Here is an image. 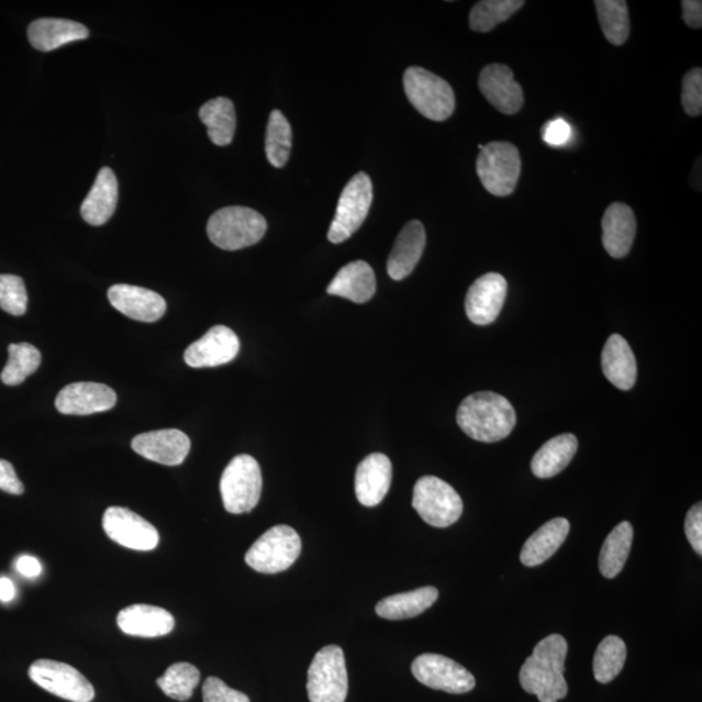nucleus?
<instances>
[{"label": "nucleus", "mask_w": 702, "mask_h": 702, "mask_svg": "<svg viewBox=\"0 0 702 702\" xmlns=\"http://www.w3.org/2000/svg\"><path fill=\"white\" fill-rule=\"evenodd\" d=\"M457 422L468 437L480 443H498L512 434L516 414L505 397L493 392H477L460 403Z\"/></svg>", "instance_id": "f03ea898"}, {"label": "nucleus", "mask_w": 702, "mask_h": 702, "mask_svg": "<svg viewBox=\"0 0 702 702\" xmlns=\"http://www.w3.org/2000/svg\"><path fill=\"white\" fill-rule=\"evenodd\" d=\"M627 647L619 636L610 635L599 645L593 658V676L599 683L608 684L620 676L626 664Z\"/></svg>", "instance_id": "473e14b6"}, {"label": "nucleus", "mask_w": 702, "mask_h": 702, "mask_svg": "<svg viewBox=\"0 0 702 702\" xmlns=\"http://www.w3.org/2000/svg\"><path fill=\"white\" fill-rule=\"evenodd\" d=\"M374 188L370 176L359 172L346 183L328 232L332 244H342L356 233L370 212Z\"/></svg>", "instance_id": "9d476101"}, {"label": "nucleus", "mask_w": 702, "mask_h": 702, "mask_svg": "<svg viewBox=\"0 0 702 702\" xmlns=\"http://www.w3.org/2000/svg\"><path fill=\"white\" fill-rule=\"evenodd\" d=\"M634 542V527L629 522H622L609 536L600 553V572L606 579H614L626 565L631 546Z\"/></svg>", "instance_id": "2f4dec72"}, {"label": "nucleus", "mask_w": 702, "mask_h": 702, "mask_svg": "<svg viewBox=\"0 0 702 702\" xmlns=\"http://www.w3.org/2000/svg\"><path fill=\"white\" fill-rule=\"evenodd\" d=\"M349 679L344 650L328 645L319 650L310 665L308 693L310 702H345Z\"/></svg>", "instance_id": "6e6552de"}, {"label": "nucleus", "mask_w": 702, "mask_h": 702, "mask_svg": "<svg viewBox=\"0 0 702 702\" xmlns=\"http://www.w3.org/2000/svg\"><path fill=\"white\" fill-rule=\"evenodd\" d=\"M578 452V438L571 434L559 435L545 443L532 459L531 468L536 478L549 479L562 472Z\"/></svg>", "instance_id": "c85d7f7f"}, {"label": "nucleus", "mask_w": 702, "mask_h": 702, "mask_svg": "<svg viewBox=\"0 0 702 702\" xmlns=\"http://www.w3.org/2000/svg\"><path fill=\"white\" fill-rule=\"evenodd\" d=\"M413 676L432 690L453 694H463L473 690L477 686L472 673L453 659L434 654L416 657L411 665Z\"/></svg>", "instance_id": "f8f14e48"}, {"label": "nucleus", "mask_w": 702, "mask_h": 702, "mask_svg": "<svg viewBox=\"0 0 702 702\" xmlns=\"http://www.w3.org/2000/svg\"><path fill=\"white\" fill-rule=\"evenodd\" d=\"M438 599L435 587H423L420 590L389 595L376 605V614L389 621L414 619L430 609Z\"/></svg>", "instance_id": "c756f323"}, {"label": "nucleus", "mask_w": 702, "mask_h": 702, "mask_svg": "<svg viewBox=\"0 0 702 702\" xmlns=\"http://www.w3.org/2000/svg\"><path fill=\"white\" fill-rule=\"evenodd\" d=\"M479 89L489 103L505 115H514L523 108L524 96L513 70L503 64L487 66L479 76Z\"/></svg>", "instance_id": "f3484780"}, {"label": "nucleus", "mask_w": 702, "mask_h": 702, "mask_svg": "<svg viewBox=\"0 0 702 702\" xmlns=\"http://www.w3.org/2000/svg\"><path fill=\"white\" fill-rule=\"evenodd\" d=\"M376 292L374 269L364 260L352 261L335 276L327 288V293L346 298L354 303H366Z\"/></svg>", "instance_id": "bb28decb"}, {"label": "nucleus", "mask_w": 702, "mask_h": 702, "mask_svg": "<svg viewBox=\"0 0 702 702\" xmlns=\"http://www.w3.org/2000/svg\"><path fill=\"white\" fill-rule=\"evenodd\" d=\"M602 33L614 46L627 41L631 30L628 7L623 0H595Z\"/></svg>", "instance_id": "72a5a7b5"}, {"label": "nucleus", "mask_w": 702, "mask_h": 702, "mask_svg": "<svg viewBox=\"0 0 702 702\" xmlns=\"http://www.w3.org/2000/svg\"><path fill=\"white\" fill-rule=\"evenodd\" d=\"M31 45L40 52L48 53L76 41L87 40V26L66 19H38L27 30Z\"/></svg>", "instance_id": "b1692460"}, {"label": "nucleus", "mask_w": 702, "mask_h": 702, "mask_svg": "<svg viewBox=\"0 0 702 702\" xmlns=\"http://www.w3.org/2000/svg\"><path fill=\"white\" fill-rule=\"evenodd\" d=\"M605 378L621 390H629L637 379V365L633 349L621 335L609 337L601 354Z\"/></svg>", "instance_id": "a878e982"}, {"label": "nucleus", "mask_w": 702, "mask_h": 702, "mask_svg": "<svg viewBox=\"0 0 702 702\" xmlns=\"http://www.w3.org/2000/svg\"><path fill=\"white\" fill-rule=\"evenodd\" d=\"M41 360L37 347L26 343L11 344L9 346V361L0 374V380L10 387L23 385L27 376L38 370Z\"/></svg>", "instance_id": "f704fd0d"}, {"label": "nucleus", "mask_w": 702, "mask_h": 702, "mask_svg": "<svg viewBox=\"0 0 702 702\" xmlns=\"http://www.w3.org/2000/svg\"><path fill=\"white\" fill-rule=\"evenodd\" d=\"M302 542L296 530L275 526L261 535L247 550L245 561L261 573H278L289 569L300 557Z\"/></svg>", "instance_id": "0eeeda50"}, {"label": "nucleus", "mask_w": 702, "mask_h": 702, "mask_svg": "<svg viewBox=\"0 0 702 702\" xmlns=\"http://www.w3.org/2000/svg\"><path fill=\"white\" fill-rule=\"evenodd\" d=\"M239 339L231 328L215 325L203 337L191 344L183 359L193 368L218 367L237 357Z\"/></svg>", "instance_id": "2eb2a0df"}, {"label": "nucleus", "mask_w": 702, "mask_h": 702, "mask_svg": "<svg viewBox=\"0 0 702 702\" xmlns=\"http://www.w3.org/2000/svg\"><path fill=\"white\" fill-rule=\"evenodd\" d=\"M413 508L425 523L446 528L464 513V502L450 484L436 477H423L416 481Z\"/></svg>", "instance_id": "1a4fd4ad"}, {"label": "nucleus", "mask_w": 702, "mask_h": 702, "mask_svg": "<svg viewBox=\"0 0 702 702\" xmlns=\"http://www.w3.org/2000/svg\"><path fill=\"white\" fill-rule=\"evenodd\" d=\"M261 484L264 479L257 459L247 454L234 457L220 480V492L226 512L250 513L260 500Z\"/></svg>", "instance_id": "39448f33"}, {"label": "nucleus", "mask_w": 702, "mask_h": 702, "mask_svg": "<svg viewBox=\"0 0 702 702\" xmlns=\"http://www.w3.org/2000/svg\"><path fill=\"white\" fill-rule=\"evenodd\" d=\"M392 463L386 454L374 453L359 464L356 472V494L361 505L378 506L392 484Z\"/></svg>", "instance_id": "aec40b11"}, {"label": "nucleus", "mask_w": 702, "mask_h": 702, "mask_svg": "<svg viewBox=\"0 0 702 702\" xmlns=\"http://www.w3.org/2000/svg\"><path fill=\"white\" fill-rule=\"evenodd\" d=\"M16 588L9 578L0 579V601L10 602L15 599Z\"/></svg>", "instance_id": "de8ad7c7"}, {"label": "nucleus", "mask_w": 702, "mask_h": 702, "mask_svg": "<svg viewBox=\"0 0 702 702\" xmlns=\"http://www.w3.org/2000/svg\"><path fill=\"white\" fill-rule=\"evenodd\" d=\"M132 449L153 463L179 466L190 452V438L179 430L146 432L133 438Z\"/></svg>", "instance_id": "a211bd4d"}, {"label": "nucleus", "mask_w": 702, "mask_h": 702, "mask_svg": "<svg viewBox=\"0 0 702 702\" xmlns=\"http://www.w3.org/2000/svg\"><path fill=\"white\" fill-rule=\"evenodd\" d=\"M569 645L564 636L553 634L538 643L520 672L524 691L535 694L541 702H558L569 693L564 677Z\"/></svg>", "instance_id": "f257e3e1"}, {"label": "nucleus", "mask_w": 702, "mask_h": 702, "mask_svg": "<svg viewBox=\"0 0 702 702\" xmlns=\"http://www.w3.org/2000/svg\"><path fill=\"white\" fill-rule=\"evenodd\" d=\"M201 122L208 126L209 137L216 146H229L236 133V111L229 98L220 97L204 103L200 110Z\"/></svg>", "instance_id": "7c9ffc66"}, {"label": "nucleus", "mask_w": 702, "mask_h": 702, "mask_svg": "<svg viewBox=\"0 0 702 702\" xmlns=\"http://www.w3.org/2000/svg\"><path fill=\"white\" fill-rule=\"evenodd\" d=\"M508 296V281L500 274L481 276L468 289L466 314L473 324H492L501 314Z\"/></svg>", "instance_id": "4468645a"}, {"label": "nucleus", "mask_w": 702, "mask_h": 702, "mask_svg": "<svg viewBox=\"0 0 702 702\" xmlns=\"http://www.w3.org/2000/svg\"><path fill=\"white\" fill-rule=\"evenodd\" d=\"M521 169L520 152L509 142H491L480 148L477 171L488 193L495 197L513 194Z\"/></svg>", "instance_id": "423d86ee"}, {"label": "nucleus", "mask_w": 702, "mask_h": 702, "mask_svg": "<svg viewBox=\"0 0 702 702\" xmlns=\"http://www.w3.org/2000/svg\"><path fill=\"white\" fill-rule=\"evenodd\" d=\"M683 20L692 30H701L702 26V2L700 0H683Z\"/></svg>", "instance_id": "a18cd8bd"}, {"label": "nucleus", "mask_w": 702, "mask_h": 702, "mask_svg": "<svg viewBox=\"0 0 702 702\" xmlns=\"http://www.w3.org/2000/svg\"><path fill=\"white\" fill-rule=\"evenodd\" d=\"M16 569L26 578H37L42 571V566L37 558L23 556L18 559Z\"/></svg>", "instance_id": "49530a36"}, {"label": "nucleus", "mask_w": 702, "mask_h": 702, "mask_svg": "<svg viewBox=\"0 0 702 702\" xmlns=\"http://www.w3.org/2000/svg\"><path fill=\"white\" fill-rule=\"evenodd\" d=\"M0 489L16 495L23 494L25 491L24 484L18 478L15 468L5 459H0Z\"/></svg>", "instance_id": "c03bdc74"}, {"label": "nucleus", "mask_w": 702, "mask_h": 702, "mask_svg": "<svg viewBox=\"0 0 702 702\" xmlns=\"http://www.w3.org/2000/svg\"><path fill=\"white\" fill-rule=\"evenodd\" d=\"M636 236V218L629 205L610 204L602 218V245L610 257L621 259L628 255Z\"/></svg>", "instance_id": "4be33fe9"}, {"label": "nucleus", "mask_w": 702, "mask_h": 702, "mask_svg": "<svg viewBox=\"0 0 702 702\" xmlns=\"http://www.w3.org/2000/svg\"><path fill=\"white\" fill-rule=\"evenodd\" d=\"M542 134L546 144L561 147L571 141L572 127L565 119H555L544 125Z\"/></svg>", "instance_id": "79ce46f5"}, {"label": "nucleus", "mask_w": 702, "mask_h": 702, "mask_svg": "<svg viewBox=\"0 0 702 702\" xmlns=\"http://www.w3.org/2000/svg\"><path fill=\"white\" fill-rule=\"evenodd\" d=\"M30 678L45 691L64 700L91 702L96 697L93 686L80 671L53 659H38L33 662L30 668Z\"/></svg>", "instance_id": "9b49d317"}, {"label": "nucleus", "mask_w": 702, "mask_h": 702, "mask_svg": "<svg viewBox=\"0 0 702 702\" xmlns=\"http://www.w3.org/2000/svg\"><path fill=\"white\" fill-rule=\"evenodd\" d=\"M200 680L201 672L194 665L179 662L169 666L165 676L156 680V683L168 698L177 701H187L193 697Z\"/></svg>", "instance_id": "4c0bfd02"}, {"label": "nucleus", "mask_w": 702, "mask_h": 702, "mask_svg": "<svg viewBox=\"0 0 702 702\" xmlns=\"http://www.w3.org/2000/svg\"><path fill=\"white\" fill-rule=\"evenodd\" d=\"M118 626L126 635L159 637L172 633L175 619L166 609L137 604L127 606L119 613Z\"/></svg>", "instance_id": "5701e85b"}, {"label": "nucleus", "mask_w": 702, "mask_h": 702, "mask_svg": "<svg viewBox=\"0 0 702 702\" xmlns=\"http://www.w3.org/2000/svg\"><path fill=\"white\" fill-rule=\"evenodd\" d=\"M403 88L415 110L434 122H444L456 110V96L450 85L427 69L408 68L403 75Z\"/></svg>", "instance_id": "20e7f679"}, {"label": "nucleus", "mask_w": 702, "mask_h": 702, "mask_svg": "<svg viewBox=\"0 0 702 702\" xmlns=\"http://www.w3.org/2000/svg\"><path fill=\"white\" fill-rule=\"evenodd\" d=\"M524 5L523 0H483L472 7L470 26L473 32L488 33L505 23Z\"/></svg>", "instance_id": "c9c22d12"}, {"label": "nucleus", "mask_w": 702, "mask_h": 702, "mask_svg": "<svg viewBox=\"0 0 702 702\" xmlns=\"http://www.w3.org/2000/svg\"><path fill=\"white\" fill-rule=\"evenodd\" d=\"M264 215L243 205H231L215 212L208 223L211 243L226 252L245 249L265 237Z\"/></svg>", "instance_id": "7ed1b4c3"}, {"label": "nucleus", "mask_w": 702, "mask_h": 702, "mask_svg": "<svg viewBox=\"0 0 702 702\" xmlns=\"http://www.w3.org/2000/svg\"><path fill=\"white\" fill-rule=\"evenodd\" d=\"M684 532L694 551L702 555V505L701 502L693 505L688 512L684 522Z\"/></svg>", "instance_id": "37998d69"}, {"label": "nucleus", "mask_w": 702, "mask_h": 702, "mask_svg": "<svg viewBox=\"0 0 702 702\" xmlns=\"http://www.w3.org/2000/svg\"><path fill=\"white\" fill-rule=\"evenodd\" d=\"M682 104L687 115L697 118L702 112V69L693 68L683 78Z\"/></svg>", "instance_id": "ea45409f"}, {"label": "nucleus", "mask_w": 702, "mask_h": 702, "mask_svg": "<svg viewBox=\"0 0 702 702\" xmlns=\"http://www.w3.org/2000/svg\"><path fill=\"white\" fill-rule=\"evenodd\" d=\"M0 309L13 316L24 315L27 293L24 280L15 275H0Z\"/></svg>", "instance_id": "58836bf2"}, {"label": "nucleus", "mask_w": 702, "mask_h": 702, "mask_svg": "<svg viewBox=\"0 0 702 702\" xmlns=\"http://www.w3.org/2000/svg\"><path fill=\"white\" fill-rule=\"evenodd\" d=\"M202 692L203 702H250L245 693L232 690L216 677L205 679Z\"/></svg>", "instance_id": "a19ab883"}, {"label": "nucleus", "mask_w": 702, "mask_h": 702, "mask_svg": "<svg viewBox=\"0 0 702 702\" xmlns=\"http://www.w3.org/2000/svg\"><path fill=\"white\" fill-rule=\"evenodd\" d=\"M108 294L112 307L133 321L154 323L166 314L165 298L151 289L116 283Z\"/></svg>", "instance_id": "6ab92c4d"}, {"label": "nucleus", "mask_w": 702, "mask_h": 702, "mask_svg": "<svg viewBox=\"0 0 702 702\" xmlns=\"http://www.w3.org/2000/svg\"><path fill=\"white\" fill-rule=\"evenodd\" d=\"M119 186L115 174L109 167L98 172L93 188L81 204V216L90 225L101 226L115 214Z\"/></svg>", "instance_id": "393cba45"}, {"label": "nucleus", "mask_w": 702, "mask_h": 702, "mask_svg": "<svg viewBox=\"0 0 702 702\" xmlns=\"http://www.w3.org/2000/svg\"><path fill=\"white\" fill-rule=\"evenodd\" d=\"M425 243H427V236L421 222L411 220L403 226L389 254L387 271L390 278L395 281L406 279L420 264Z\"/></svg>", "instance_id": "412c9836"}, {"label": "nucleus", "mask_w": 702, "mask_h": 702, "mask_svg": "<svg viewBox=\"0 0 702 702\" xmlns=\"http://www.w3.org/2000/svg\"><path fill=\"white\" fill-rule=\"evenodd\" d=\"M292 151V126L279 110H274L268 119L266 132L267 159L276 168L287 165Z\"/></svg>", "instance_id": "e433bc0d"}, {"label": "nucleus", "mask_w": 702, "mask_h": 702, "mask_svg": "<svg viewBox=\"0 0 702 702\" xmlns=\"http://www.w3.org/2000/svg\"><path fill=\"white\" fill-rule=\"evenodd\" d=\"M102 523L105 535L124 548L148 551L159 544L158 530L130 509L109 508Z\"/></svg>", "instance_id": "ddd939ff"}, {"label": "nucleus", "mask_w": 702, "mask_h": 702, "mask_svg": "<svg viewBox=\"0 0 702 702\" xmlns=\"http://www.w3.org/2000/svg\"><path fill=\"white\" fill-rule=\"evenodd\" d=\"M116 401L115 390L108 386L75 382L60 390L55 406L64 415H91L111 410Z\"/></svg>", "instance_id": "dca6fc26"}, {"label": "nucleus", "mask_w": 702, "mask_h": 702, "mask_svg": "<svg viewBox=\"0 0 702 702\" xmlns=\"http://www.w3.org/2000/svg\"><path fill=\"white\" fill-rule=\"evenodd\" d=\"M570 532V522L565 517H555L546 522L523 545L521 561L524 566L542 565L561 548Z\"/></svg>", "instance_id": "cd10ccee"}]
</instances>
